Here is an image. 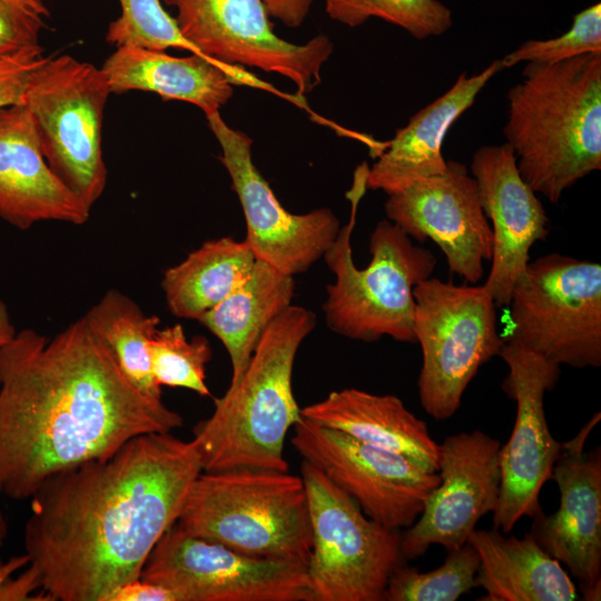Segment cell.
<instances>
[{"label": "cell", "instance_id": "obj_1", "mask_svg": "<svg viewBox=\"0 0 601 601\" xmlns=\"http://www.w3.org/2000/svg\"><path fill=\"white\" fill-rule=\"evenodd\" d=\"M201 471L194 440L167 432L49 476L23 531L27 570L46 600L109 601L139 579Z\"/></svg>", "mask_w": 601, "mask_h": 601}, {"label": "cell", "instance_id": "obj_2", "mask_svg": "<svg viewBox=\"0 0 601 601\" xmlns=\"http://www.w3.org/2000/svg\"><path fill=\"white\" fill-rule=\"evenodd\" d=\"M183 423L127 378L85 316L0 346V495L28 500L52 474Z\"/></svg>", "mask_w": 601, "mask_h": 601}, {"label": "cell", "instance_id": "obj_3", "mask_svg": "<svg viewBox=\"0 0 601 601\" xmlns=\"http://www.w3.org/2000/svg\"><path fill=\"white\" fill-rule=\"evenodd\" d=\"M506 93L503 127L530 187L556 204L601 168V52L526 62Z\"/></svg>", "mask_w": 601, "mask_h": 601}, {"label": "cell", "instance_id": "obj_4", "mask_svg": "<svg viewBox=\"0 0 601 601\" xmlns=\"http://www.w3.org/2000/svg\"><path fill=\"white\" fill-rule=\"evenodd\" d=\"M315 324L312 311L290 305L266 328L242 378L214 400L211 415L193 430L203 471H288L285 439L300 418L293 367Z\"/></svg>", "mask_w": 601, "mask_h": 601}, {"label": "cell", "instance_id": "obj_5", "mask_svg": "<svg viewBox=\"0 0 601 601\" xmlns=\"http://www.w3.org/2000/svg\"><path fill=\"white\" fill-rule=\"evenodd\" d=\"M367 171L366 162L356 169L347 193L349 221L323 256L335 276L326 287L325 321L329 329L355 341L375 342L388 336L415 343L413 289L431 277L437 260L431 250L414 245L402 228L385 219L371 235L368 266H355L351 242L357 207L367 189Z\"/></svg>", "mask_w": 601, "mask_h": 601}, {"label": "cell", "instance_id": "obj_6", "mask_svg": "<svg viewBox=\"0 0 601 601\" xmlns=\"http://www.w3.org/2000/svg\"><path fill=\"white\" fill-rule=\"evenodd\" d=\"M176 523L240 553L307 564L312 529L300 475L266 469L201 471Z\"/></svg>", "mask_w": 601, "mask_h": 601}, {"label": "cell", "instance_id": "obj_7", "mask_svg": "<svg viewBox=\"0 0 601 601\" xmlns=\"http://www.w3.org/2000/svg\"><path fill=\"white\" fill-rule=\"evenodd\" d=\"M413 295V331L423 356L420 402L434 420H449L480 367L504 344L497 333V306L484 285H455L440 278L421 282Z\"/></svg>", "mask_w": 601, "mask_h": 601}, {"label": "cell", "instance_id": "obj_8", "mask_svg": "<svg viewBox=\"0 0 601 601\" xmlns=\"http://www.w3.org/2000/svg\"><path fill=\"white\" fill-rule=\"evenodd\" d=\"M312 529L306 564L313 601H381L403 564L401 533L370 519L318 467L300 465Z\"/></svg>", "mask_w": 601, "mask_h": 601}, {"label": "cell", "instance_id": "obj_9", "mask_svg": "<svg viewBox=\"0 0 601 601\" xmlns=\"http://www.w3.org/2000/svg\"><path fill=\"white\" fill-rule=\"evenodd\" d=\"M110 93L101 68L62 55L46 58L23 99L48 166L90 208L107 185L101 134Z\"/></svg>", "mask_w": 601, "mask_h": 601}, {"label": "cell", "instance_id": "obj_10", "mask_svg": "<svg viewBox=\"0 0 601 601\" xmlns=\"http://www.w3.org/2000/svg\"><path fill=\"white\" fill-rule=\"evenodd\" d=\"M515 341L556 365H601V265L561 254L529 262L509 303Z\"/></svg>", "mask_w": 601, "mask_h": 601}, {"label": "cell", "instance_id": "obj_11", "mask_svg": "<svg viewBox=\"0 0 601 601\" xmlns=\"http://www.w3.org/2000/svg\"><path fill=\"white\" fill-rule=\"evenodd\" d=\"M140 579L179 601H313L306 563L247 555L176 522L150 551Z\"/></svg>", "mask_w": 601, "mask_h": 601}, {"label": "cell", "instance_id": "obj_12", "mask_svg": "<svg viewBox=\"0 0 601 601\" xmlns=\"http://www.w3.org/2000/svg\"><path fill=\"white\" fill-rule=\"evenodd\" d=\"M292 443L373 521L398 531L421 515L440 475L414 461L300 415Z\"/></svg>", "mask_w": 601, "mask_h": 601}, {"label": "cell", "instance_id": "obj_13", "mask_svg": "<svg viewBox=\"0 0 601 601\" xmlns=\"http://www.w3.org/2000/svg\"><path fill=\"white\" fill-rule=\"evenodd\" d=\"M175 7L184 38L201 55L233 66L256 67L289 79L297 95L321 82V69L333 42L318 35L303 45L273 30L263 0H164Z\"/></svg>", "mask_w": 601, "mask_h": 601}, {"label": "cell", "instance_id": "obj_14", "mask_svg": "<svg viewBox=\"0 0 601 601\" xmlns=\"http://www.w3.org/2000/svg\"><path fill=\"white\" fill-rule=\"evenodd\" d=\"M499 356L509 371L502 387L515 401L516 415L500 451L501 489L493 528L509 533L521 518L542 511L540 492L562 452L544 411V395L558 383L560 366L515 341H504Z\"/></svg>", "mask_w": 601, "mask_h": 601}, {"label": "cell", "instance_id": "obj_15", "mask_svg": "<svg viewBox=\"0 0 601 601\" xmlns=\"http://www.w3.org/2000/svg\"><path fill=\"white\" fill-rule=\"evenodd\" d=\"M205 116L221 148L219 160L243 207L244 242L256 259L285 274L306 272L336 238L339 220L327 208L300 215L286 210L253 162L250 137L229 127L219 111Z\"/></svg>", "mask_w": 601, "mask_h": 601}, {"label": "cell", "instance_id": "obj_16", "mask_svg": "<svg viewBox=\"0 0 601 601\" xmlns=\"http://www.w3.org/2000/svg\"><path fill=\"white\" fill-rule=\"evenodd\" d=\"M501 446L480 430L452 434L440 444V483L401 534L404 560L423 555L431 545L446 551L462 546L477 522L493 513L501 489Z\"/></svg>", "mask_w": 601, "mask_h": 601}, {"label": "cell", "instance_id": "obj_17", "mask_svg": "<svg viewBox=\"0 0 601 601\" xmlns=\"http://www.w3.org/2000/svg\"><path fill=\"white\" fill-rule=\"evenodd\" d=\"M385 211L411 238L433 240L450 270L466 283L482 278L483 264L492 258L493 234L465 165L449 160L444 173L388 195Z\"/></svg>", "mask_w": 601, "mask_h": 601}, {"label": "cell", "instance_id": "obj_18", "mask_svg": "<svg viewBox=\"0 0 601 601\" xmlns=\"http://www.w3.org/2000/svg\"><path fill=\"white\" fill-rule=\"evenodd\" d=\"M600 421L598 412L572 440L562 443L551 479L560 504L555 512L541 511L530 533L579 582L583 600L601 598V447L584 451L587 439Z\"/></svg>", "mask_w": 601, "mask_h": 601}, {"label": "cell", "instance_id": "obj_19", "mask_svg": "<svg viewBox=\"0 0 601 601\" xmlns=\"http://www.w3.org/2000/svg\"><path fill=\"white\" fill-rule=\"evenodd\" d=\"M471 173L493 234L492 266L483 285L496 306H508L529 263L530 248L549 234V217L506 142L480 147Z\"/></svg>", "mask_w": 601, "mask_h": 601}, {"label": "cell", "instance_id": "obj_20", "mask_svg": "<svg viewBox=\"0 0 601 601\" xmlns=\"http://www.w3.org/2000/svg\"><path fill=\"white\" fill-rule=\"evenodd\" d=\"M91 208L48 166L23 104L0 109V217L21 230L41 221L83 225Z\"/></svg>", "mask_w": 601, "mask_h": 601}, {"label": "cell", "instance_id": "obj_21", "mask_svg": "<svg viewBox=\"0 0 601 601\" xmlns=\"http://www.w3.org/2000/svg\"><path fill=\"white\" fill-rule=\"evenodd\" d=\"M101 70L111 93L121 95L130 90L154 92L162 100L176 99L193 104L205 115L219 111L231 98L233 85L266 90L299 107H305L306 102L304 97L284 93L242 67L223 63L196 52L187 57H174L165 51L118 47L105 60Z\"/></svg>", "mask_w": 601, "mask_h": 601}, {"label": "cell", "instance_id": "obj_22", "mask_svg": "<svg viewBox=\"0 0 601 601\" xmlns=\"http://www.w3.org/2000/svg\"><path fill=\"white\" fill-rule=\"evenodd\" d=\"M502 69L501 59H496L476 75L461 73L449 90L412 116L368 168L366 188L392 195L417 180L444 173L447 161L442 146L446 132Z\"/></svg>", "mask_w": 601, "mask_h": 601}, {"label": "cell", "instance_id": "obj_23", "mask_svg": "<svg viewBox=\"0 0 601 601\" xmlns=\"http://www.w3.org/2000/svg\"><path fill=\"white\" fill-rule=\"evenodd\" d=\"M300 415L367 444L403 455L427 471H439L440 444L432 437L427 424L395 395L343 388L300 408Z\"/></svg>", "mask_w": 601, "mask_h": 601}, {"label": "cell", "instance_id": "obj_24", "mask_svg": "<svg viewBox=\"0 0 601 601\" xmlns=\"http://www.w3.org/2000/svg\"><path fill=\"white\" fill-rule=\"evenodd\" d=\"M467 542L480 564L475 585L481 601H574L577 585L561 563L529 532L519 539L496 529L474 530Z\"/></svg>", "mask_w": 601, "mask_h": 601}, {"label": "cell", "instance_id": "obj_25", "mask_svg": "<svg viewBox=\"0 0 601 601\" xmlns=\"http://www.w3.org/2000/svg\"><path fill=\"white\" fill-rule=\"evenodd\" d=\"M294 290L292 275L256 259L246 280L198 318L229 355V386L242 378L266 328L292 305Z\"/></svg>", "mask_w": 601, "mask_h": 601}, {"label": "cell", "instance_id": "obj_26", "mask_svg": "<svg viewBox=\"0 0 601 601\" xmlns=\"http://www.w3.org/2000/svg\"><path fill=\"white\" fill-rule=\"evenodd\" d=\"M255 263L244 240L221 237L205 242L165 270L161 288L169 312L198 321L246 280Z\"/></svg>", "mask_w": 601, "mask_h": 601}, {"label": "cell", "instance_id": "obj_27", "mask_svg": "<svg viewBox=\"0 0 601 601\" xmlns=\"http://www.w3.org/2000/svg\"><path fill=\"white\" fill-rule=\"evenodd\" d=\"M85 317L127 378L145 395L162 400L149 356V341L159 327V317L147 315L132 298L117 289L107 290Z\"/></svg>", "mask_w": 601, "mask_h": 601}, {"label": "cell", "instance_id": "obj_28", "mask_svg": "<svg viewBox=\"0 0 601 601\" xmlns=\"http://www.w3.org/2000/svg\"><path fill=\"white\" fill-rule=\"evenodd\" d=\"M479 564L477 552L469 542L447 551L444 562L427 572L401 564L391 574L383 600L456 601L476 587Z\"/></svg>", "mask_w": 601, "mask_h": 601}, {"label": "cell", "instance_id": "obj_29", "mask_svg": "<svg viewBox=\"0 0 601 601\" xmlns=\"http://www.w3.org/2000/svg\"><path fill=\"white\" fill-rule=\"evenodd\" d=\"M326 13L352 28L380 18L417 40L441 36L453 24L452 11L439 0H326Z\"/></svg>", "mask_w": 601, "mask_h": 601}, {"label": "cell", "instance_id": "obj_30", "mask_svg": "<svg viewBox=\"0 0 601 601\" xmlns=\"http://www.w3.org/2000/svg\"><path fill=\"white\" fill-rule=\"evenodd\" d=\"M149 356L159 386L184 387L200 396L210 395L206 385V365L213 351L204 336L188 339L179 323L158 327L149 341Z\"/></svg>", "mask_w": 601, "mask_h": 601}, {"label": "cell", "instance_id": "obj_31", "mask_svg": "<svg viewBox=\"0 0 601 601\" xmlns=\"http://www.w3.org/2000/svg\"><path fill=\"white\" fill-rule=\"evenodd\" d=\"M120 16L108 26L106 41L118 47L165 51L177 48L199 53L181 35L175 18L159 0H118Z\"/></svg>", "mask_w": 601, "mask_h": 601}, {"label": "cell", "instance_id": "obj_32", "mask_svg": "<svg viewBox=\"0 0 601 601\" xmlns=\"http://www.w3.org/2000/svg\"><path fill=\"white\" fill-rule=\"evenodd\" d=\"M601 52V3L597 2L573 17L571 28L546 40H528L501 59L503 68L521 62H558L582 53Z\"/></svg>", "mask_w": 601, "mask_h": 601}, {"label": "cell", "instance_id": "obj_33", "mask_svg": "<svg viewBox=\"0 0 601 601\" xmlns=\"http://www.w3.org/2000/svg\"><path fill=\"white\" fill-rule=\"evenodd\" d=\"M45 19L28 8L0 0V59L43 51L39 39Z\"/></svg>", "mask_w": 601, "mask_h": 601}, {"label": "cell", "instance_id": "obj_34", "mask_svg": "<svg viewBox=\"0 0 601 601\" xmlns=\"http://www.w3.org/2000/svg\"><path fill=\"white\" fill-rule=\"evenodd\" d=\"M42 53L36 51L0 59V109L23 104L35 71L47 58Z\"/></svg>", "mask_w": 601, "mask_h": 601}, {"label": "cell", "instance_id": "obj_35", "mask_svg": "<svg viewBox=\"0 0 601 601\" xmlns=\"http://www.w3.org/2000/svg\"><path fill=\"white\" fill-rule=\"evenodd\" d=\"M109 601H179V599L168 588L139 578L117 589Z\"/></svg>", "mask_w": 601, "mask_h": 601}, {"label": "cell", "instance_id": "obj_36", "mask_svg": "<svg viewBox=\"0 0 601 601\" xmlns=\"http://www.w3.org/2000/svg\"><path fill=\"white\" fill-rule=\"evenodd\" d=\"M268 16L287 27L300 26L307 17L313 0H263Z\"/></svg>", "mask_w": 601, "mask_h": 601}, {"label": "cell", "instance_id": "obj_37", "mask_svg": "<svg viewBox=\"0 0 601 601\" xmlns=\"http://www.w3.org/2000/svg\"><path fill=\"white\" fill-rule=\"evenodd\" d=\"M8 534V523L4 514L0 510V546L3 544V541ZM28 564V558L26 554L14 558L7 563H2L0 560V585L6 582L13 571L22 568Z\"/></svg>", "mask_w": 601, "mask_h": 601}, {"label": "cell", "instance_id": "obj_38", "mask_svg": "<svg viewBox=\"0 0 601 601\" xmlns=\"http://www.w3.org/2000/svg\"><path fill=\"white\" fill-rule=\"evenodd\" d=\"M16 333L8 306L0 297V346L11 341Z\"/></svg>", "mask_w": 601, "mask_h": 601}, {"label": "cell", "instance_id": "obj_39", "mask_svg": "<svg viewBox=\"0 0 601 601\" xmlns=\"http://www.w3.org/2000/svg\"><path fill=\"white\" fill-rule=\"evenodd\" d=\"M14 4L28 8L35 12L42 14L43 17L49 16V10L47 9L43 0H8Z\"/></svg>", "mask_w": 601, "mask_h": 601}]
</instances>
